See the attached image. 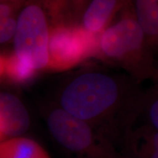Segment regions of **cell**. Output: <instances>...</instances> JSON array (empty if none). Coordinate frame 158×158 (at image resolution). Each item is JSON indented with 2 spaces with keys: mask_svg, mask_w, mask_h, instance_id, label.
<instances>
[{
  "mask_svg": "<svg viewBox=\"0 0 158 158\" xmlns=\"http://www.w3.org/2000/svg\"><path fill=\"white\" fill-rule=\"evenodd\" d=\"M5 136L4 135L3 133H2V132L1 129H0V142L2 141L3 140H5Z\"/></svg>",
  "mask_w": 158,
  "mask_h": 158,
  "instance_id": "cell-16",
  "label": "cell"
},
{
  "mask_svg": "<svg viewBox=\"0 0 158 158\" xmlns=\"http://www.w3.org/2000/svg\"><path fill=\"white\" fill-rule=\"evenodd\" d=\"M91 0H59L61 12L64 21L78 24L85 8Z\"/></svg>",
  "mask_w": 158,
  "mask_h": 158,
  "instance_id": "cell-14",
  "label": "cell"
},
{
  "mask_svg": "<svg viewBox=\"0 0 158 158\" xmlns=\"http://www.w3.org/2000/svg\"><path fill=\"white\" fill-rule=\"evenodd\" d=\"M0 158L51 157L38 142L24 136H18L0 142Z\"/></svg>",
  "mask_w": 158,
  "mask_h": 158,
  "instance_id": "cell-10",
  "label": "cell"
},
{
  "mask_svg": "<svg viewBox=\"0 0 158 158\" xmlns=\"http://www.w3.org/2000/svg\"><path fill=\"white\" fill-rule=\"evenodd\" d=\"M120 152L126 158H158V130L147 124L133 128L124 137Z\"/></svg>",
  "mask_w": 158,
  "mask_h": 158,
  "instance_id": "cell-8",
  "label": "cell"
},
{
  "mask_svg": "<svg viewBox=\"0 0 158 158\" xmlns=\"http://www.w3.org/2000/svg\"><path fill=\"white\" fill-rule=\"evenodd\" d=\"M60 15L59 0H27L18 14L13 52L38 73L48 68L51 28Z\"/></svg>",
  "mask_w": 158,
  "mask_h": 158,
  "instance_id": "cell-4",
  "label": "cell"
},
{
  "mask_svg": "<svg viewBox=\"0 0 158 158\" xmlns=\"http://www.w3.org/2000/svg\"><path fill=\"white\" fill-rule=\"evenodd\" d=\"M145 98L141 83L127 74L90 65L62 79L54 102L89 124L120 151L141 116Z\"/></svg>",
  "mask_w": 158,
  "mask_h": 158,
  "instance_id": "cell-1",
  "label": "cell"
},
{
  "mask_svg": "<svg viewBox=\"0 0 158 158\" xmlns=\"http://www.w3.org/2000/svg\"><path fill=\"white\" fill-rule=\"evenodd\" d=\"M127 0H91L78 26L91 35L98 36L113 22Z\"/></svg>",
  "mask_w": 158,
  "mask_h": 158,
  "instance_id": "cell-7",
  "label": "cell"
},
{
  "mask_svg": "<svg viewBox=\"0 0 158 158\" xmlns=\"http://www.w3.org/2000/svg\"><path fill=\"white\" fill-rule=\"evenodd\" d=\"M155 52L136 20L133 0H127L113 22L98 35L94 56L119 66L141 84L157 80Z\"/></svg>",
  "mask_w": 158,
  "mask_h": 158,
  "instance_id": "cell-2",
  "label": "cell"
},
{
  "mask_svg": "<svg viewBox=\"0 0 158 158\" xmlns=\"http://www.w3.org/2000/svg\"><path fill=\"white\" fill-rule=\"evenodd\" d=\"M133 4L136 20L155 51L158 44V0H133Z\"/></svg>",
  "mask_w": 158,
  "mask_h": 158,
  "instance_id": "cell-9",
  "label": "cell"
},
{
  "mask_svg": "<svg viewBox=\"0 0 158 158\" xmlns=\"http://www.w3.org/2000/svg\"><path fill=\"white\" fill-rule=\"evenodd\" d=\"M5 56L0 53V83L5 78Z\"/></svg>",
  "mask_w": 158,
  "mask_h": 158,
  "instance_id": "cell-15",
  "label": "cell"
},
{
  "mask_svg": "<svg viewBox=\"0 0 158 158\" xmlns=\"http://www.w3.org/2000/svg\"><path fill=\"white\" fill-rule=\"evenodd\" d=\"M30 116L15 94L0 92V129L5 137L22 136L30 127Z\"/></svg>",
  "mask_w": 158,
  "mask_h": 158,
  "instance_id": "cell-6",
  "label": "cell"
},
{
  "mask_svg": "<svg viewBox=\"0 0 158 158\" xmlns=\"http://www.w3.org/2000/svg\"><path fill=\"white\" fill-rule=\"evenodd\" d=\"M98 37L86 33L76 23L62 20L53 23L48 43V70H70L92 56Z\"/></svg>",
  "mask_w": 158,
  "mask_h": 158,
  "instance_id": "cell-5",
  "label": "cell"
},
{
  "mask_svg": "<svg viewBox=\"0 0 158 158\" xmlns=\"http://www.w3.org/2000/svg\"><path fill=\"white\" fill-rule=\"evenodd\" d=\"M23 1V0H0V2H17Z\"/></svg>",
  "mask_w": 158,
  "mask_h": 158,
  "instance_id": "cell-17",
  "label": "cell"
},
{
  "mask_svg": "<svg viewBox=\"0 0 158 158\" xmlns=\"http://www.w3.org/2000/svg\"><path fill=\"white\" fill-rule=\"evenodd\" d=\"M27 1L0 2V44L13 40L18 14Z\"/></svg>",
  "mask_w": 158,
  "mask_h": 158,
  "instance_id": "cell-12",
  "label": "cell"
},
{
  "mask_svg": "<svg viewBox=\"0 0 158 158\" xmlns=\"http://www.w3.org/2000/svg\"><path fill=\"white\" fill-rule=\"evenodd\" d=\"M141 116H143L145 118L146 123L144 124L158 130V91L157 85L146 91V98Z\"/></svg>",
  "mask_w": 158,
  "mask_h": 158,
  "instance_id": "cell-13",
  "label": "cell"
},
{
  "mask_svg": "<svg viewBox=\"0 0 158 158\" xmlns=\"http://www.w3.org/2000/svg\"><path fill=\"white\" fill-rule=\"evenodd\" d=\"M39 73L24 59L14 52L5 56V78L11 84L25 85L28 84Z\"/></svg>",
  "mask_w": 158,
  "mask_h": 158,
  "instance_id": "cell-11",
  "label": "cell"
},
{
  "mask_svg": "<svg viewBox=\"0 0 158 158\" xmlns=\"http://www.w3.org/2000/svg\"><path fill=\"white\" fill-rule=\"evenodd\" d=\"M41 112L53 140L76 158H126L89 124L71 115L54 101L43 104Z\"/></svg>",
  "mask_w": 158,
  "mask_h": 158,
  "instance_id": "cell-3",
  "label": "cell"
}]
</instances>
